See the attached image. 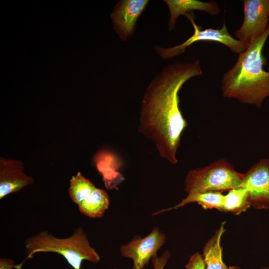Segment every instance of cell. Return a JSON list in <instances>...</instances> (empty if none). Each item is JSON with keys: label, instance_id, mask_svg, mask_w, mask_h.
<instances>
[{"label": "cell", "instance_id": "7a4b0ae2", "mask_svg": "<svg viewBox=\"0 0 269 269\" xmlns=\"http://www.w3.org/2000/svg\"><path fill=\"white\" fill-rule=\"evenodd\" d=\"M269 36V27L239 54L235 65L221 80L223 97L260 108L269 97V72L263 49Z\"/></svg>", "mask_w": 269, "mask_h": 269}, {"label": "cell", "instance_id": "ac0fdd59", "mask_svg": "<svg viewBox=\"0 0 269 269\" xmlns=\"http://www.w3.org/2000/svg\"><path fill=\"white\" fill-rule=\"evenodd\" d=\"M185 268L186 269H206L202 255L198 252L192 255Z\"/></svg>", "mask_w": 269, "mask_h": 269}, {"label": "cell", "instance_id": "5b68a950", "mask_svg": "<svg viewBox=\"0 0 269 269\" xmlns=\"http://www.w3.org/2000/svg\"><path fill=\"white\" fill-rule=\"evenodd\" d=\"M184 15L193 25V34L186 41L178 45L167 48L157 46L155 51L161 59L167 60L177 57L183 53L190 45L199 41L221 43L227 46L233 53L238 54L248 46L247 44L234 38L229 33L225 22L220 29L209 28L202 29L200 25L195 22L193 12Z\"/></svg>", "mask_w": 269, "mask_h": 269}, {"label": "cell", "instance_id": "30bf717a", "mask_svg": "<svg viewBox=\"0 0 269 269\" xmlns=\"http://www.w3.org/2000/svg\"><path fill=\"white\" fill-rule=\"evenodd\" d=\"M34 180L24 173L22 163L16 160L0 158V199L19 191Z\"/></svg>", "mask_w": 269, "mask_h": 269}, {"label": "cell", "instance_id": "44dd1931", "mask_svg": "<svg viewBox=\"0 0 269 269\" xmlns=\"http://www.w3.org/2000/svg\"><path fill=\"white\" fill-rule=\"evenodd\" d=\"M229 269H242L240 267L238 266H230L229 267Z\"/></svg>", "mask_w": 269, "mask_h": 269}, {"label": "cell", "instance_id": "9c48e42d", "mask_svg": "<svg viewBox=\"0 0 269 269\" xmlns=\"http://www.w3.org/2000/svg\"><path fill=\"white\" fill-rule=\"evenodd\" d=\"M148 0H121L111 14L113 28L123 41L134 34L137 19L148 3Z\"/></svg>", "mask_w": 269, "mask_h": 269}, {"label": "cell", "instance_id": "5bb4252c", "mask_svg": "<svg viewBox=\"0 0 269 269\" xmlns=\"http://www.w3.org/2000/svg\"><path fill=\"white\" fill-rule=\"evenodd\" d=\"M109 203V198L107 192L103 189L96 188L78 205L82 214L90 218H98L103 216Z\"/></svg>", "mask_w": 269, "mask_h": 269}, {"label": "cell", "instance_id": "ffe728a7", "mask_svg": "<svg viewBox=\"0 0 269 269\" xmlns=\"http://www.w3.org/2000/svg\"><path fill=\"white\" fill-rule=\"evenodd\" d=\"M0 269H16L15 265L10 259L1 258L0 259Z\"/></svg>", "mask_w": 269, "mask_h": 269}, {"label": "cell", "instance_id": "e0dca14e", "mask_svg": "<svg viewBox=\"0 0 269 269\" xmlns=\"http://www.w3.org/2000/svg\"><path fill=\"white\" fill-rule=\"evenodd\" d=\"M98 170L102 174L103 180L108 189H113L124 179L122 174L112 165L102 160L95 161Z\"/></svg>", "mask_w": 269, "mask_h": 269}, {"label": "cell", "instance_id": "7402d4cb", "mask_svg": "<svg viewBox=\"0 0 269 269\" xmlns=\"http://www.w3.org/2000/svg\"><path fill=\"white\" fill-rule=\"evenodd\" d=\"M260 269H269V267H262Z\"/></svg>", "mask_w": 269, "mask_h": 269}, {"label": "cell", "instance_id": "7c38bea8", "mask_svg": "<svg viewBox=\"0 0 269 269\" xmlns=\"http://www.w3.org/2000/svg\"><path fill=\"white\" fill-rule=\"evenodd\" d=\"M225 222H222L214 234L203 248V257L206 269H229L223 260L221 238L226 231Z\"/></svg>", "mask_w": 269, "mask_h": 269}, {"label": "cell", "instance_id": "8fae6325", "mask_svg": "<svg viewBox=\"0 0 269 269\" xmlns=\"http://www.w3.org/2000/svg\"><path fill=\"white\" fill-rule=\"evenodd\" d=\"M169 11L168 28L172 31L178 17L181 15L193 12L194 10L205 11L212 15H218L220 8L214 1L205 2L198 0H165Z\"/></svg>", "mask_w": 269, "mask_h": 269}, {"label": "cell", "instance_id": "52a82bcc", "mask_svg": "<svg viewBox=\"0 0 269 269\" xmlns=\"http://www.w3.org/2000/svg\"><path fill=\"white\" fill-rule=\"evenodd\" d=\"M241 187L248 190L252 207L269 209V159H260L244 173Z\"/></svg>", "mask_w": 269, "mask_h": 269}, {"label": "cell", "instance_id": "ba28073f", "mask_svg": "<svg viewBox=\"0 0 269 269\" xmlns=\"http://www.w3.org/2000/svg\"><path fill=\"white\" fill-rule=\"evenodd\" d=\"M166 237L158 228H154L147 236L136 237L121 247L122 256L133 260V269H143L151 258L165 242Z\"/></svg>", "mask_w": 269, "mask_h": 269}, {"label": "cell", "instance_id": "3957f363", "mask_svg": "<svg viewBox=\"0 0 269 269\" xmlns=\"http://www.w3.org/2000/svg\"><path fill=\"white\" fill-rule=\"evenodd\" d=\"M26 258L16 269H21L24 263L37 253H55L62 255L74 269H81L85 260L98 263L100 256L89 244L87 235L81 227L77 228L68 238L54 237L44 231L26 239L25 242Z\"/></svg>", "mask_w": 269, "mask_h": 269}, {"label": "cell", "instance_id": "277c9868", "mask_svg": "<svg viewBox=\"0 0 269 269\" xmlns=\"http://www.w3.org/2000/svg\"><path fill=\"white\" fill-rule=\"evenodd\" d=\"M244 173L237 171L224 158L202 168L190 170L185 179L187 194L229 191L240 187Z\"/></svg>", "mask_w": 269, "mask_h": 269}, {"label": "cell", "instance_id": "4fadbf2b", "mask_svg": "<svg viewBox=\"0 0 269 269\" xmlns=\"http://www.w3.org/2000/svg\"><path fill=\"white\" fill-rule=\"evenodd\" d=\"M225 195L221 192H205L188 194L184 199L176 205L161 210L154 213L157 215L163 212L177 209L189 203L196 202L204 209H216L223 211Z\"/></svg>", "mask_w": 269, "mask_h": 269}, {"label": "cell", "instance_id": "d6986e66", "mask_svg": "<svg viewBox=\"0 0 269 269\" xmlns=\"http://www.w3.org/2000/svg\"><path fill=\"white\" fill-rule=\"evenodd\" d=\"M170 253L166 251L160 257L156 256L152 258V262L154 269H163L169 258Z\"/></svg>", "mask_w": 269, "mask_h": 269}, {"label": "cell", "instance_id": "8992f818", "mask_svg": "<svg viewBox=\"0 0 269 269\" xmlns=\"http://www.w3.org/2000/svg\"><path fill=\"white\" fill-rule=\"evenodd\" d=\"M244 18L235 31L236 39L248 46L269 27V0H244Z\"/></svg>", "mask_w": 269, "mask_h": 269}, {"label": "cell", "instance_id": "6da1fadb", "mask_svg": "<svg viewBox=\"0 0 269 269\" xmlns=\"http://www.w3.org/2000/svg\"><path fill=\"white\" fill-rule=\"evenodd\" d=\"M202 73L199 60L166 66L147 86L141 102L138 132L173 164L178 162L177 152L187 126L179 108V92L187 81Z\"/></svg>", "mask_w": 269, "mask_h": 269}, {"label": "cell", "instance_id": "2e32d148", "mask_svg": "<svg viewBox=\"0 0 269 269\" xmlns=\"http://www.w3.org/2000/svg\"><path fill=\"white\" fill-rule=\"evenodd\" d=\"M96 188L89 180L83 176L81 172H78L75 176H73L71 178L68 192L71 200L79 205Z\"/></svg>", "mask_w": 269, "mask_h": 269}, {"label": "cell", "instance_id": "9a60e30c", "mask_svg": "<svg viewBox=\"0 0 269 269\" xmlns=\"http://www.w3.org/2000/svg\"><path fill=\"white\" fill-rule=\"evenodd\" d=\"M251 206L248 190L240 187L228 191L225 195L223 212L239 215L246 211Z\"/></svg>", "mask_w": 269, "mask_h": 269}]
</instances>
